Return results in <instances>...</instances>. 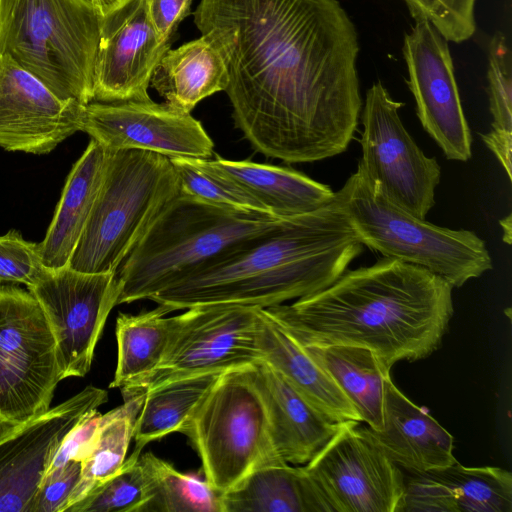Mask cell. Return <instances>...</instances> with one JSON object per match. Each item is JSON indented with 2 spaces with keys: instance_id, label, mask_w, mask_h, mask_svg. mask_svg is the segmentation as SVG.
<instances>
[{
  "instance_id": "cell-1",
  "label": "cell",
  "mask_w": 512,
  "mask_h": 512,
  "mask_svg": "<svg viewBox=\"0 0 512 512\" xmlns=\"http://www.w3.org/2000/svg\"><path fill=\"white\" fill-rule=\"evenodd\" d=\"M236 127L259 153L311 163L346 151L362 100L355 27L337 0H200Z\"/></svg>"
},
{
  "instance_id": "cell-2",
  "label": "cell",
  "mask_w": 512,
  "mask_h": 512,
  "mask_svg": "<svg viewBox=\"0 0 512 512\" xmlns=\"http://www.w3.org/2000/svg\"><path fill=\"white\" fill-rule=\"evenodd\" d=\"M452 290L424 268L382 257L265 311L303 346L364 347L390 372L395 363L427 358L441 346L454 312Z\"/></svg>"
},
{
  "instance_id": "cell-3",
  "label": "cell",
  "mask_w": 512,
  "mask_h": 512,
  "mask_svg": "<svg viewBox=\"0 0 512 512\" xmlns=\"http://www.w3.org/2000/svg\"><path fill=\"white\" fill-rule=\"evenodd\" d=\"M363 250L337 191L321 208L278 220L149 300L170 312L213 304L265 309L328 287Z\"/></svg>"
},
{
  "instance_id": "cell-4",
  "label": "cell",
  "mask_w": 512,
  "mask_h": 512,
  "mask_svg": "<svg viewBox=\"0 0 512 512\" xmlns=\"http://www.w3.org/2000/svg\"><path fill=\"white\" fill-rule=\"evenodd\" d=\"M280 219L216 206L180 192L117 269V305L150 299Z\"/></svg>"
},
{
  "instance_id": "cell-5",
  "label": "cell",
  "mask_w": 512,
  "mask_h": 512,
  "mask_svg": "<svg viewBox=\"0 0 512 512\" xmlns=\"http://www.w3.org/2000/svg\"><path fill=\"white\" fill-rule=\"evenodd\" d=\"M101 21L91 0H0V55L59 98L87 105Z\"/></svg>"
},
{
  "instance_id": "cell-6",
  "label": "cell",
  "mask_w": 512,
  "mask_h": 512,
  "mask_svg": "<svg viewBox=\"0 0 512 512\" xmlns=\"http://www.w3.org/2000/svg\"><path fill=\"white\" fill-rule=\"evenodd\" d=\"M103 180L67 266L116 273L162 210L181 192L171 160L144 150H107Z\"/></svg>"
},
{
  "instance_id": "cell-7",
  "label": "cell",
  "mask_w": 512,
  "mask_h": 512,
  "mask_svg": "<svg viewBox=\"0 0 512 512\" xmlns=\"http://www.w3.org/2000/svg\"><path fill=\"white\" fill-rule=\"evenodd\" d=\"M364 246L424 268L459 288L492 269L485 242L473 231L440 227L389 200L358 163L338 190Z\"/></svg>"
},
{
  "instance_id": "cell-8",
  "label": "cell",
  "mask_w": 512,
  "mask_h": 512,
  "mask_svg": "<svg viewBox=\"0 0 512 512\" xmlns=\"http://www.w3.org/2000/svg\"><path fill=\"white\" fill-rule=\"evenodd\" d=\"M252 365L223 372L181 431L200 457L205 480L219 494L259 465L282 460L272 445Z\"/></svg>"
},
{
  "instance_id": "cell-9",
  "label": "cell",
  "mask_w": 512,
  "mask_h": 512,
  "mask_svg": "<svg viewBox=\"0 0 512 512\" xmlns=\"http://www.w3.org/2000/svg\"><path fill=\"white\" fill-rule=\"evenodd\" d=\"M61 380L39 302L29 290L0 285V431L46 412Z\"/></svg>"
},
{
  "instance_id": "cell-10",
  "label": "cell",
  "mask_w": 512,
  "mask_h": 512,
  "mask_svg": "<svg viewBox=\"0 0 512 512\" xmlns=\"http://www.w3.org/2000/svg\"><path fill=\"white\" fill-rule=\"evenodd\" d=\"M185 310L161 363L148 375L121 388L124 399L181 378L224 372L262 360L258 343L260 307L213 304Z\"/></svg>"
},
{
  "instance_id": "cell-11",
  "label": "cell",
  "mask_w": 512,
  "mask_h": 512,
  "mask_svg": "<svg viewBox=\"0 0 512 512\" xmlns=\"http://www.w3.org/2000/svg\"><path fill=\"white\" fill-rule=\"evenodd\" d=\"M403 106L380 81L367 90L359 163L389 200L425 219L435 204L441 167L424 154L404 127L399 115Z\"/></svg>"
},
{
  "instance_id": "cell-12",
  "label": "cell",
  "mask_w": 512,
  "mask_h": 512,
  "mask_svg": "<svg viewBox=\"0 0 512 512\" xmlns=\"http://www.w3.org/2000/svg\"><path fill=\"white\" fill-rule=\"evenodd\" d=\"M304 468L331 512H401L405 476L361 422H343Z\"/></svg>"
},
{
  "instance_id": "cell-13",
  "label": "cell",
  "mask_w": 512,
  "mask_h": 512,
  "mask_svg": "<svg viewBox=\"0 0 512 512\" xmlns=\"http://www.w3.org/2000/svg\"><path fill=\"white\" fill-rule=\"evenodd\" d=\"M28 290L54 335L61 379L85 376L108 315L117 305L115 273L48 268Z\"/></svg>"
},
{
  "instance_id": "cell-14",
  "label": "cell",
  "mask_w": 512,
  "mask_h": 512,
  "mask_svg": "<svg viewBox=\"0 0 512 512\" xmlns=\"http://www.w3.org/2000/svg\"><path fill=\"white\" fill-rule=\"evenodd\" d=\"M108 392L89 385L59 405L0 431V512H30L49 464L64 437Z\"/></svg>"
},
{
  "instance_id": "cell-15",
  "label": "cell",
  "mask_w": 512,
  "mask_h": 512,
  "mask_svg": "<svg viewBox=\"0 0 512 512\" xmlns=\"http://www.w3.org/2000/svg\"><path fill=\"white\" fill-rule=\"evenodd\" d=\"M405 34L408 86L422 127L449 160L472 156V135L461 105L447 40L424 18Z\"/></svg>"
},
{
  "instance_id": "cell-16",
  "label": "cell",
  "mask_w": 512,
  "mask_h": 512,
  "mask_svg": "<svg viewBox=\"0 0 512 512\" xmlns=\"http://www.w3.org/2000/svg\"><path fill=\"white\" fill-rule=\"evenodd\" d=\"M81 131L106 150H144L169 159H208L214 148L190 113L152 99L90 102L84 107Z\"/></svg>"
},
{
  "instance_id": "cell-17",
  "label": "cell",
  "mask_w": 512,
  "mask_h": 512,
  "mask_svg": "<svg viewBox=\"0 0 512 512\" xmlns=\"http://www.w3.org/2000/svg\"><path fill=\"white\" fill-rule=\"evenodd\" d=\"M172 41L162 40L148 0H122L102 17L94 69V101L150 100L148 88Z\"/></svg>"
},
{
  "instance_id": "cell-18",
  "label": "cell",
  "mask_w": 512,
  "mask_h": 512,
  "mask_svg": "<svg viewBox=\"0 0 512 512\" xmlns=\"http://www.w3.org/2000/svg\"><path fill=\"white\" fill-rule=\"evenodd\" d=\"M85 105L55 95L12 58L0 55V147L45 155L81 131Z\"/></svg>"
},
{
  "instance_id": "cell-19",
  "label": "cell",
  "mask_w": 512,
  "mask_h": 512,
  "mask_svg": "<svg viewBox=\"0 0 512 512\" xmlns=\"http://www.w3.org/2000/svg\"><path fill=\"white\" fill-rule=\"evenodd\" d=\"M401 512H512V475L499 467L451 465L408 473Z\"/></svg>"
},
{
  "instance_id": "cell-20",
  "label": "cell",
  "mask_w": 512,
  "mask_h": 512,
  "mask_svg": "<svg viewBox=\"0 0 512 512\" xmlns=\"http://www.w3.org/2000/svg\"><path fill=\"white\" fill-rule=\"evenodd\" d=\"M252 366L267 408L276 454L289 464H307L343 422L336 423L324 416L267 362L261 360Z\"/></svg>"
},
{
  "instance_id": "cell-21",
  "label": "cell",
  "mask_w": 512,
  "mask_h": 512,
  "mask_svg": "<svg viewBox=\"0 0 512 512\" xmlns=\"http://www.w3.org/2000/svg\"><path fill=\"white\" fill-rule=\"evenodd\" d=\"M370 431L387 456L408 473L457 462L451 434L407 398L391 378L385 383L382 427Z\"/></svg>"
},
{
  "instance_id": "cell-22",
  "label": "cell",
  "mask_w": 512,
  "mask_h": 512,
  "mask_svg": "<svg viewBox=\"0 0 512 512\" xmlns=\"http://www.w3.org/2000/svg\"><path fill=\"white\" fill-rule=\"evenodd\" d=\"M200 160L207 169L250 194L278 218L312 212L335 196L329 186L289 167L220 157Z\"/></svg>"
},
{
  "instance_id": "cell-23",
  "label": "cell",
  "mask_w": 512,
  "mask_h": 512,
  "mask_svg": "<svg viewBox=\"0 0 512 512\" xmlns=\"http://www.w3.org/2000/svg\"><path fill=\"white\" fill-rule=\"evenodd\" d=\"M258 343L262 360L324 416L336 423L361 422L353 405L328 373L263 308Z\"/></svg>"
},
{
  "instance_id": "cell-24",
  "label": "cell",
  "mask_w": 512,
  "mask_h": 512,
  "mask_svg": "<svg viewBox=\"0 0 512 512\" xmlns=\"http://www.w3.org/2000/svg\"><path fill=\"white\" fill-rule=\"evenodd\" d=\"M108 151L91 139L73 165L46 235L39 243L46 267L67 266L98 195Z\"/></svg>"
},
{
  "instance_id": "cell-25",
  "label": "cell",
  "mask_w": 512,
  "mask_h": 512,
  "mask_svg": "<svg viewBox=\"0 0 512 512\" xmlns=\"http://www.w3.org/2000/svg\"><path fill=\"white\" fill-rule=\"evenodd\" d=\"M221 512H331L304 466L263 463L220 494Z\"/></svg>"
},
{
  "instance_id": "cell-26",
  "label": "cell",
  "mask_w": 512,
  "mask_h": 512,
  "mask_svg": "<svg viewBox=\"0 0 512 512\" xmlns=\"http://www.w3.org/2000/svg\"><path fill=\"white\" fill-rule=\"evenodd\" d=\"M228 74L217 48L202 36L168 49L157 65L152 87L165 103L190 113L203 99L225 91Z\"/></svg>"
},
{
  "instance_id": "cell-27",
  "label": "cell",
  "mask_w": 512,
  "mask_h": 512,
  "mask_svg": "<svg viewBox=\"0 0 512 512\" xmlns=\"http://www.w3.org/2000/svg\"><path fill=\"white\" fill-rule=\"evenodd\" d=\"M303 348L347 397L361 422L372 430H380L385 383L391 376L381 367L376 356L367 348L353 345Z\"/></svg>"
},
{
  "instance_id": "cell-28",
  "label": "cell",
  "mask_w": 512,
  "mask_h": 512,
  "mask_svg": "<svg viewBox=\"0 0 512 512\" xmlns=\"http://www.w3.org/2000/svg\"><path fill=\"white\" fill-rule=\"evenodd\" d=\"M158 305L139 314L120 313L116 320L117 365L110 388H123L152 372L165 357L180 314Z\"/></svg>"
},
{
  "instance_id": "cell-29",
  "label": "cell",
  "mask_w": 512,
  "mask_h": 512,
  "mask_svg": "<svg viewBox=\"0 0 512 512\" xmlns=\"http://www.w3.org/2000/svg\"><path fill=\"white\" fill-rule=\"evenodd\" d=\"M222 373L181 378L144 393V402L134 424V449L142 451L150 442L174 432L181 433Z\"/></svg>"
},
{
  "instance_id": "cell-30",
  "label": "cell",
  "mask_w": 512,
  "mask_h": 512,
  "mask_svg": "<svg viewBox=\"0 0 512 512\" xmlns=\"http://www.w3.org/2000/svg\"><path fill=\"white\" fill-rule=\"evenodd\" d=\"M145 394L124 399V403L102 414L96 438L81 463L80 480L71 495L65 512L84 499L100 484L115 475L122 467L136 418Z\"/></svg>"
},
{
  "instance_id": "cell-31",
  "label": "cell",
  "mask_w": 512,
  "mask_h": 512,
  "mask_svg": "<svg viewBox=\"0 0 512 512\" xmlns=\"http://www.w3.org/2000/svg\"><path fill=\"white\" fill-rule=\"evenodd\" d=\"M148 500L141 512H221L220 494L207 481L182 473L152 452L140 454Z\"/></svg>"
},
{
  "instance_id": "cell-32",
  "label": "cell",
  "mask_w": 512,
  "mask_h": 512,
  "mask_svg": "<svg viewBox=\"0 0 512 512\" xmlns=\"http://www.w3.org/2000/svg\"><path fill=\"white\" fill-rule=\"evenodd\" d=\"M140 454L141 451L134 449L115 475L72 506L69 512H141L148 495Z\"/></svg>"
},
{
  "instance_id": "cell-33",
  "label": "cell",
  "mask_w": 512,
  "mask_h": 512,
  "mask_svg": "<svg viewBox=\"0 0 512 512\" xmlns=\"http://www.w3.org/2000/svg\"><path fill=\"white\" fill-rule=\"evenodd\" d=\"M170 160L182 193L224 208L270 214L250 194L207 169L200 159Z\"/></svg>"
},
{
  "instance_id": "cell-34",
  "label": "cell",
  "mask_w": 512,
  "mask_h": 512,
  "mask_svg": "<svg viewBox=\"0 0 512 512\" xmlns=\"http://www.w3.org/2000/svg\"><path fill=\"white\" fill-rule=\"evenodd\" d=\"M489 107L492 129L512 132V62L505 35L496 32L488 48Z\"/></svg>"
},
{
  "instance_id": "cell-35",
  "label": "cell",
  "mask_w": 512,
  "mask_h": 512,
  "mask_svg": "<svg viewBox=\"0 0 512 512\" xmlns=\"http://www.w3.org/2000/svg\"><path fill=\"white\" fill-rule=\"evenodd\" d=\"M414 19H427L447 41L469 39L475 32L476 0H403Z\"/></svg>"
},
{
  "instance_id": "cell-36",
  "label": "cell",
  "mask_w": 512,
  "mask_h": 512,
  "mask_svg": "<svg viewBox=\"0 0 512 512\" xmlns=\"http://www.w3.org/2000/svg\"><path fill=\"white\" fill-rule=\"evenodd\" d=\"M47 269L39 243L26 241L15 229L0 236V282L22 283L30 287Z\"/></svg>"
},
{
  "instance_id": "cell-37",
  "label": "cell",
  "mask_w": 512,
  "mask_h": 512,
  "mask_svg": "<svg viewBox=\"0 0 512 512\" xmlns=\"http://www.w3.org/2000/svg\"><path fill=\"white\" fill-rule=\"evenodd\" d=\"M81 476V463L70 461L41 482L30 512H65Z\"/></svg>"
},
{
  "instance_id": "cell-38",
  "label": "cell",
  "mask_w": 512,
  "mask_h": 512,
  "mask_svg": "<svg viewBox=\"0 0 512 512\" xmlns=\"http://www.w3.org/2000/svg\"><path fill=\"white\" fill-rule=\"evenodd\" d=\"M101 417L102 414L95 409L70 430L59 444L45 475L70 461L83 460L96 438Z\"/></svg>"
},
{
  "instance_id": "cell-39",
  "label": "cell",
  "mask_w": 512,
  "mask_h": 512,
  "mask_svg": "<svg viewBox=\"0 0 512 512\" xmlns=\"http://www.w3.org/2000/svg\"><path fill=\"white\" fill-rule=\"evenodd\" d=\"M193 0H148L152 23L162 40L172 41L180 22L190 13Z\"/></svg>"
},
{
  "instance_id": "cell-40",
  "label": "cell",
  "mask_w": 512,
  "mask_h": 512,
  "mask_svg": "<svg viewBox=\"0 0 512 512\" xmlns=\"http://www.w3.org/2000/svg\"><path fill=\"white\" fill-rule=\"evenodd\" d=\"M481 137L487 148L497 157L511 181L512 132L492 129L490 132L482 134Z\"/></svg>"
},
{
  "instance_id": "cell-41",
  "label": "cell",
  "mask_w": 512,
  "mask_h": 512,
  "mask_svg": "<svg viewBox=\"0 0 512 512\" xmlns=\"http://www.w3.org/2000/svg\"><path fill=\"white\" fill-rule=\"evenodd\" d=\"M122 0H91L101 17L115 8Z\"/></svg>"
},
{
  "instance_id": "cell-42",
  "label": "cell",
  "mask_w": 512,
  "mask_h": 512,
  "mask_svg": "<svg viewBox=\"0 0 512 512\" xmlns=\"http://www.w3.org/2000/svg\"><path fill=\"white\" fill-rule=\"evenodd\" d=\"M500 225L503 230V241L506 242L508 245L511 244V238H512V220H511V214H508L506 217L500 220Z\"/></svg>"
}]
</instances>
